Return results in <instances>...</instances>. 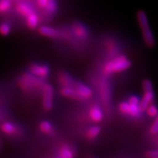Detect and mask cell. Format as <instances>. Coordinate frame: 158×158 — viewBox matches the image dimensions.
<instances>
[{"mask_svg":"<svg viewBox=\"0 0 158 158\" xmlns=\"http://www.w3.org/2000/svg\"><path fill=\"white\" fill-rule=\"evenodd\" d=\"M137 19L146 45L149 47H153L155 44V40L150 28L149 20L145 12L143 10L138 11L137 13Z\"/></svg>","mask_w":158,"mask_h":158,"instance_id":"1","label":"cell"},{"mask_svg":"<svg viewBox=\"0 0 158 158\" xmlns=\"http://www.w3.org/2000/svg\"><path fill=\"white\" fill-rule=\"evenodd\" d=\"M131 66V62L128 60L127 57L120 55L113 60L107 62L104 67V72L106 74L115 73L126 70Z\"/></svg>","mask_w":158,"mask_h":158,"instance_id":"2","label":"cell"},{"mask_svg":"<svg viewBox=\"0 0 158 158\" xmlns=\"http://www.w3.org/2000/svg\"><path fill=\"white\" fill-rule=\"evenodd\" d=\"M38 78L32 73H25L19 79V86L26 92H32L41 89H43L45 84H43Z\"/></svg>","mask_w":158,"mask_h":158,"instance_id":"3","label":"cell"},{"mask_svg":"<svg viewBox=\"0 0 158 158\" xmlns=\"http://www.w3.org/2000/svg\"><path fill=\"white\" fill-rule=\"evenodd\" d=\"M54 89L51 84H45L43 88V105L45 110H50L53 106Z\"/></svg>","mask_w":158,"mask_h":158,"instance_id":"4","label":"cell"},{"mask_svg":"<svg viewBox=\"0 0 158 158\" xmlns=\"http://www.w3.org/2000/svg\"><path fill=\"white\" fill-rule=\"evenodd\" d=\"M118 109L122 114L138 117L142 112L139 105L130 103L129 102H122L118 106Z\"/></svg>","mask_w":158,"mask_h":158,"instance_id":"5","label":"cell"},{"mask_svg":"<svg viewBox=\"0 0 158 158\" xmlns=\"http://www.w3.org/2000/svg\"><path fill=\"white\" fill-rule=\"evenodd\" d=\"M29 70L31 73H32L39 78H45L49 75L50 69L48 66L45 64H33L29 67Z\"/></svg>","mask_w":158,"mask_h":158,"instance_id":"6","label":"cell"},{"mask_svg":"<svg viewBox=\"0 0 158 158\" xmlns=\"http://www.w3.org/2000/svg\"><path fill=\"white\" fill-rule=\"evenodd\" d=\"M74 87L81 99H89L92 96V91L89 86L81 82H76Z\"/></svg>","mask_w":158,"mask_h":158,"instance_id":"7","label":"cell"},{"mask_svg":"<svg viewBox=\"0 0 158 158\" xmlns=\"http://www.w3.org/2000/svg\"><path fill=\"white\" fill-rule=\"evenodd\" d=\"M154 100V92L153 90L144 91V94L142 97L139 106L142 111H145L148 106L152 104Z\"/></svg>","mask_w":158,"mask_h":158,"instance_id":"8","label":"cell"},{"mask_svg":"<svg viewBox=\"0 0 158 158\" xmlns=\"http://www.w3.org/2000/svg\"><path fill=\"white\" fill-rule=\"evenodd\" d=\"M73 32L79 39H86L88 37V31L84 25L80 23H76L72 26Z\"/></svg>","mask_w":158,"mask_h":158,"instance_id":"9","label":"cell"},{"mask_svg":"<svg viewBox=\"0 0 158 158\" xmlns=\"http://www.w3.org/2000/svg\"><path fill=\"white\" fill-rule=\"evenodd\" d=\"M38 32L40 35L47 37L51 38H56L59 36V32L56 29L52 27H48V26H41L39 27Z\"/></svg>","mask_w":158,"mask_h":158,"instance_id":"10","label":"cell"},{"mask_svg":"<svg viewBox=\"0 0 158 158\" xmlns=\"http://www.w3.org/2000/svg\"><path fill=\"white\" fill-rule=\"evenodd\" d=\"M58 81L62 87L65 86H74L76 82L70 75L65 72H60L58 76Z\"/></svg>","mask_w":158,"mask_h":158,"instance_id":"11","label":"cell"},{"mask_svg":"<svg viewBox=\"0 0 158 158\" xmlns=\"http://www.w3.org/2000/svg\"><path fill=\"white\" fill-rule=\"evenodd\" d=\"M60 92L62 96L66 97V98L76 99V100L81 99L74 86H65V87L64 86L61 89Z\"/></svg>","mask_w":158,"mask_h":158,"instance_id":"12","label":"cell"},{"mask_svg":"<svg viewBox=\"0 0 158 158\" xmlns=\"http://www.w3.org/2000/svg\"><path fill=\"white\" fill-rule=\"evenodd\" d=\"M89 116L93 122H99L101 121L103 117L101 108H99L98 106H93L89 110Z\"/></svg>","mask_w":158,"mask_h":158,"instance_id":"13","label":"cell"},{"mask_svg":"<svg viewBox=\"0 0 158 158\" xmlns=\"http://www.w3.org/2000/svg\"><path fill=\"white\" fill-rule=\"evenodd\" d=\"M16 10L20 14L26 17L28 16L31 13H34L32 8H31L30 6L23 2H20L16 6Z\"/></svg>","mask_w":158,"mask_h":158,"instance_id":"14","label":"cell"},{"mask_svg":"<svg viewBox=\"0 0 158 158\" xmlns=\"http://www.w3.org/2000/svg\"><path fill=\"white\" fill-rule=\"evenodd\" d=\"M38 16H37V15L35 14V13H31L30 15L27 17V26H28L29 28H30L31 29H34L36 28L37 25H38Z\"/></svg>","mask_w":158,"mask_h":158,"instance_id":"15","label":"cell"},{"mask_svg":"<svg viewBox=\"0 0 158 158\" xmlns=\"http://www.w3.org/2000/svg\"><path fill=\"white\" fill-rule=\"evenodd\" d=\"M59 156L62 158H72L73 157V152L68 146H63L59 149Z\"/></svg>","mask_w":158,"mask_h":158,"instance_id":"16","label":"cell"},{"mask_svg":"<svg viewBox=\"0 0 158 158\" xmlns=\"http://www.w3.org/2000/svg\"><path fill=\"white\" fill-rule=\"evenodd\" d=\"M2 131L4 133L7 134V135H11V134L15 133V128L13 124L10 123V122H5L2 124L1 127Z\"/></svg>","mask_w":158,"mask_h":158,"instance_id":"17","label":"cell"},{"mask_svg":"<svg viewBox=\"0 0 158 158\" xmlns=\"http://www.w3.org/2000/svg\"><path fill=\"white\" fill-rule=\"evenodd\" d=\"M100 133V128L98 126H94L90 127L86 133V137L89 139H93L96 138Z\"/></svg>","mask_w":158,"mask_h":158,"instance_id":"18","label":"cell"},{"mask_svg":"<svg viewBox=\"0 0 158 158\" xmlns=\"http://www.w3.org/2000/svg\"><path fill=\"white\" fill-rule=\"evenodd\" d=\"M145 111L151 117H156L158 115V108L154 104H150Z\"/></svg>","mask_w":158,"mask_h":158,"instance_id":"19","label":"cell"},{"mask_svg":"<svg viewBox=\"0 0 158 158\" xmlns=\"http://www.w3.org/2000/svg\"><path fill=\"white\" fill-rule=\"evenodd\" d=\"M40 129L44 133H49L52 130V126L48 121H43L40 124Z\"/></svg>","mask_w":158,"mask_h":158,"instance_id":"20","label":"cell"},{"mask_svg":"<svg viewBox=\"0 0 158 158\" xmlns=\"http://www.w3.org/2000/svg\"><path fill=\"white\" fill-rule=\"evenodd\" d=\"M45 10L48 12L49 13H54L56 12L57 9V5L54 0H49L47 5L45 6Z\"/></svg>","mask_w":158,"mask_h":158,"instance_id":"21","label":"cell"},{"mask_svg":"<svg viewBox=\"0 0 158 158\" xmlns=\"http://www.w3.org/2000/svg\"><path fill=\"white\" fill-rule=\"evenodd\" d=\"M11 3L10 0H2L0 2V11L1 13H5L10 8Z\"/></svg>","mask_w":158,"mask_h":158,"instance_id":"22","label":"cell"},{"mask_svg":"<svg viewBox=\"0 0 158 158\" xmlns=\"http://www.w3.org/2000/svg\"><path fill=\"white\" fill-rule=\"evenodd\" d=\"M10 31V27L7 23H3L0 27V32L4 36H7Z\"/></svg>","mask_w":158,"mask_h":158,"instance_id":"23","label":"cell"},{"mask_svg":"<svg viewBox=\"0 0 158 158\" xmlns=\"http://www.w3.org/2000/svg\"><path fill=\"white\" fill-rule=\"evenodd\" d=\"M149 132L152 135H156V134L158 133V115L156 116L155 120L154 121L153 124H152Z\"/></svg>","mask_w":158,"mask_h":158,"instance_id":"24","label":"cell"},{"mask_svg":"<svg viewBox=\"0 0 158 158\" xmlns=\"http://www.w3.org/2000/svg\"><path fill=\"white\" fill-rule=\"evenodd\" d=\"M142 86H143V89L144 91H150L153 90V85L152 83L149 79H145V80L143 81V84H142Z\"/></svg>","mask_w":158,"mask_h":158,"instance_id":"25","label":"cell"},{"mask_svg":"<svg viewBox=\"0 0 158 158\" xmlns=\"http://www.w3.org/2000/svg\"><path fill=\"white\" fill-rule=\"evenodd\" d=\"M146 157L149 158H158V150H150L146 153Z\"/></svg>","mask_w":158,"mask_h":158,"instance_id":"26","label":"cell"},{"mask_svg":"<svg viewBox=\"0 0 158 158\" xmlns=\"http://www.w3.org/2000/svg\"><path fill=\"white\" fill-rule=\"evenodd\" d=\"M128 102H129L130 103H132V104L139 105L140 102H141V100H140V99L138 98L137 96L133 95L129 98V100H128Z\"/></svg>","mask_w":158,"mask_h":158,"instance_id":"27","label":"cell"},{"mask_svg":"<svg viewBox=\"0 0 158 158\" xmlns=\"http://www.w3.org/2000/svg\"><path fill=\"white\" fill-rule=\"evenodd\" d=\"M49 0H37V4L40 7H43L45 8V6L47 5Z\"/></svg>","mask_w":158,"mask_h":158,"instance_id":"28","label":"cell"}]
</instances>
